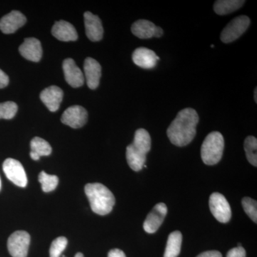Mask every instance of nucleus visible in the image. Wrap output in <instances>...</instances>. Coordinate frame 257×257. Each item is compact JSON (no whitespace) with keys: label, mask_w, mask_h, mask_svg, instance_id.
<instances>
[{"label":"nucleus","mask_w":257,"mask_h":257,"mask_svg":"<svg viewBox=\"0 0 257 257\" xmlns=\"http://www.w3.org/2000/svg\"><path fill=\"white\" fill-rule=\"evenodd\" d=\"M30 235L25 231H17L10 235L8 248L13 257H27L30 247Z\"/></svg>","instance_id":"obj_6"},{"label":"nucleus","mask_w":257,"mask_h":257,"mask_svg":"<svg viewBox=\"0 0 257 257\" xmlns=\"http://www.w3.org/2000/svg\"><path fill=\"white\" fill-rule=\"evenodd\" d=\"M226 257H246V251L242 246H237L230 249Z\"/></svg>","instance_id":"obj_28"},{"label":"nucleus","mask_w":257,"mask_h":257,"mask_svg":"<svg viewBox=\"0 0 257 257\" xmlns=\"http://www.w3.org/2000/svg\"><path fill=\"white\" fill-rule=\"evenodd\" d=\"M74 257H84V255H83V253L79 252L77 253Z\"/></svg>","instance_id":"obj_34"},{"label":"nucleus","mask_w":257,"mask_h":257,"mask_svg":"<svg viewBox=\"0 0 257 257\" xmlns=\"http://www.w3.org/2000/svg\"><path fill=\"white\" fill-rule=\"evenodd\" d=\"M164 32L163 30L160 28V27H157L156 29V32H155V37H157V38H160V37H162L163 35Z\"/></svg>","instance_id":"obj_32"},{"label":"nucleus","mask_w":257,"mask_h":257,"mask_svg":"<svg viewBox=\"0 0 257 257\" xmlns=\"http://www.w3.org/2000/svg\"><path fill=\"white\" fill-rule=\"evenodd\" d=\"M159 60L160 57L156 53L146 47H139L134 51L133 54L134 63L143 69L155 68Z\"/></svg>","instance_id":"obj_14"},{"label":"nucleus","mask_w":257,"mask_h":257,"mask_svg":"<svg viewBox=\"0 0 257 257\" xmlns=\"http://www.w3.org/2000/svg\"><path fill=\"white\" fill-rule=\"evenodd\" d=\"M9 77L0 69V89L6 87L9 84Z\"/></svg>","instance_id":"obj_29"},{"label":"nucleus","mask_w":257,"mask_h":257,"mask_svg":"<svg viewBox=\"0 0 257 257\" xmlns=\"http://www.w3.org/2000/svg\"><path fill=\"white\" fill-rule=\"evenodd\" d=\"M199 115L192 108L179 111L175 120L167 128V137L177 147H184L192 143L197 134Z\"/></svg>","instance_id":"obj_1"},{"label":"nucleus","mask_w":257,"mask_h":257,"mask_svg":"<svg viewBox=\"0 0 257 257\" xmlns=\"http://www.w3.org/2000/svg\"><path fill=\"white\" fill-rule=\"evenodd\" d=\"M87 111L82 106L74 105L67 108L61 117L63 124L74 128L82 127L87 123Z\"/></svg>","instance_id":"obj_9"},{"label":"nucleus","mask_w":257,"mask_h":257,"mask_svg":"<svg viewBox=\"0 0 257 257\" xmlns=\"http://www.w3.org/2000/svg\"><path fill=\"white\" fill-rule=\"evenodd\" d=\"M242 207L245 212L256 224L257 223V202L250 197H244L242 199Z\"/></svg>","instance_id":"obj_26"},{"label":"nucleus","mask_w":257,"mask_h":257,"mask_svg":"<svg viewBox=\"0 0 257 257\" xmlns=\"http://www.w3.org/2000/svg\"><path fill=\"white\" fill-rule=\"evenodd\" d=\"M27 22V18L20 12H11L0 20V30L5 34H13L22 28Z\"/></svg>","instance_id":"obj_15"},{"label":"nucleus","mask_w":257,"mask_h":257,"mask_svg":"<svg viewBox=\"0 0 257 257\" xmlns=\"http://www.w3.org/2000/svg\"><path fill=\"white\" fill-rule=\"evenodd\" d=\"M20 54L27 60L32 62H39L42 56V45L36 38L30 37L25 39L23 43L19 48Z\"/></svg>","instance_id":"obj_17"},{"label":"nucleus","mask_w":257,"mask_h":257,"mask_svg":"<svg viewBox=\"0 0 257 257\" xmlns=\"http://www.w3.org/2000/svg\"><path fill=\"white\" fill-rule=\"evenodd\" d=\"M30 147H31L30 157L33 160H39L40 157L49 156L52 153V147L50 144L40 138L32 139Z\"/></svg>","instance_id":"obj_20"},{"label":"nucleus","mask_w":257,"mask_h":257,"mask_svg":"<svg viewBox=\"0 0 257 257\" xmlns=\"http://www.w3.org/2000/svg\"><path fill=\"white\" fill-rule=\"evenodd\" d=\"M18 109V105L13 101L0 103V119H13L16 115Z\"/></svg>","instance_id":"obj_25"},{"label":"nucleus","mask_w":257,"mask_h":257,"mask_svg":"<svg viewBox=\"0 0 257 257\" xmlns=\"http://www.w3.org/2000/svg\"><path fill=\"white\" fill-rule=\"evenodd\" d=\"M1 186H2V183H1V179H0V190H1Z\"/></svg>","instance_id":"obj_35"},{"label":"nucleus","mask_w":257,"mask_h":257,"mask_svg":"<svg viewBox=\"0 0 257 257\" xmlns=\"http://www.w3.org/2000/svg\"><path fill=\"white\" fill-rule=\"evenodd\" d=\"M84 19L86 35L88 38L92 42L100 41L104 34V29L100 19L89 12L84 13Z\"/></svg>","instance_id":"obj_12"},{"label":"nucleus","mask_w":257,"mask_h":257,"mask_svg":"<svg viewBox=\"0 0 257 257\" xmlns=\"http://www.w3.org/2000/svg\"><path fill=\"white\" fill-rule=\"evenodd\" d=\"M151 150V138L145 128H139L135 133L133 143L126 147V157L132 170H143L147 160V154Z\"/></svg>","instance_id":"obj_2"},{"label":"nucleus","mask_w":257,"mask_h":257,"mask_svg":"<svg viewBox=\"0 0 257 257\" xmlns=\"http://www.w3.org/2000/svg\"><path fill=\"white\" fill-rule=\"evenodd\" d=\"M156 29V25L152 22L147 20H139L133 24L131 30L134 35L145 40L155 37Z\"/></svg>","instance_id":"obj_19"},{"label":"nucleus","mask_w":257,"mask_h":257,"mask_svg":"<svg viewBox=\"0 0 257 257\" xmlns=\"http://www.w3.org/2000/svg\"><path fill=\"white\" fill-rule=\"evenodd\" d=\"M197 257H222V254L218 251H204Z\"/></svg>","instance_id":"obj_30"},{"label":"nucleus","mask_w":257,"mask_h":257,"mask_svg":"<svg viewBox=\"0 0 257 257\" xmlns=\"http://www.w3.org/2000/svg\"><path fill=\"white\" fill-rule=\"evenodd\" d=\"M211 47H212V48H213V47H214V45H211Z\"/></svg>","instance_id":"obj_36"},{"label":"nucleus","mask_w":257,"mask_h":257,"mask_svg":"<svg viewBox=\"0 0 257 257\" xmlns=\"http://www.w3.org/2000/svg\"><path fill=\"white\" fill-rule=\"evenodd\" d=\"M108 257H126L124 251L119 249V248H114L111 249L108 253Z\"/></svg>","instance_id":"obj_31"},{"label":"nucleus","mask_w":257,"mask_h":257,"mask_svg":"<svg viewBox=\"0 0 257 257\" xmlns=\"http://www.w3.org/2000/svg\"><path fill=\"white\" fill-rule=\"evenodd\" d=\"M246 3L242 0H218L214 5V10L219 15H229L237 11Z\"/></svg>","instance_id":"obj_21"},{"label":"nucleus","mask_w":257,"mask_h":257,"mask_svg":"<svg viewBox=\"0 0 257 257\" xmlns=\"http://www.w3.org/2000/svg\"><path fill=\"white\" fill-rule=\"evenodd\" d=\"M182 235L179 231H173L169 235L164 257H177L181 251Z\"/></svg>","instance_id":"obj_22"},{"label":"nucleus","mask_w":257,"mask_h":257,"mask_svg":"<svg viewBox=\"0 0 257 257\" xmlns=\"http://www.w3.org/2000/svg\"><path fill=\"white\" fill-rule=\"evenodd\" d=\"M39 182L42 184V190L45 192H50L57 188L59 184V178L56 175H50L46 172H40Z\"/></svg>","instance_id":"obj_24"},{"label":"nucleus","mask_w":257,"mask_h":257,"mask_svg":"<svg viewBox=\"0 0 257 257\" xmlns=\"http://www.w3.org/2000/svg\"><path fill=\"white\" fill-rule=\"evenodd\" d=\"M224 140L219 132H212L207 135L201 148V157L205 165H215L222 157Z\"/></svg>","instance_id":"obj_4"},{"label":"nucleus","mask_w":257,"mask_h":257,"mask_svg":"<svg viewBox=\"0 0 257 257\" xmlns=\"http://www.w3.org/2000/svg\"><path fill=\"white\" fill-rule=\"evenodd\" d=\"M250 23V19L246 15H241L233 19L221 32V41L228 44L237 40L246 31Z\"/></svg>","instance_id":"obj_5"},{"label":"nucleus","mask_w":257,"mask_h":257,"mask_svg":"<svg viewBox=\"0 0 257 257\" xmlns=\"http://www.w3.org/2000/svg\"><path fill=\"white\" fill-rule=\"evenodd\" d=\"M40 99L50 111H56L60 108L63 99V91L57 86H51L44 89L40 94Z\"/></svg>","instance_id":"obj_16"},{"label":"nucleus","mask_w":257,"mask_h":257,"mask_svg":"<svg viewBox=\"0 0 257 257\" xmlns=\"http://www.w3.org/2000/svg\"><path fill=\"white\" fill-rule=\"evenodd\" d=\"M63 71L66 81L71 87H82L84 83V76L72 59H66L63 62Z\"/></svg>","instance_id":"obj_11"},{"label":"nucleus","mask_w":257,"mask_h":257,"mask_svg":"<svg viewBox=\"0 0 257 257\" xmlns=\"http://www.w3.org/2000/svg\"><path fill=\"white\" fill-rule=\"evenodd\" d=\"M67 243H68V241H67V238L64 237V236L57 237V239L54 240L50 246V257H60L67 247Z\"/></svg>","instance_id":"obj_27"},{"label":"nucleus","mask_w":257,"mask_h":257,"mask_svg":"<svg viewBox=\"0 0 257 257\" xmlns=\"http://www.w3.org/2000/svg\"><path fill=\"white\" fill-rule=\"evenodd\" d=\"M209 208L211 214L221 223L229 222L231 217V209L228 201L220 193L214 192L209 198Z\"/></svg>","instance_id":"obj_7"},{"label":"nucleus","mask_w":257,"mask_h":257,"mask_svg":"<svg viewBox=\"0 0 257 257\" xmlns=\"http://www.w3.org/2000/svg\"><path fill=\"white\" fill-rule=\"evenodd\" d=\"M244 150L246 159L251 165L257 166V140L253 136H248L244 141Z\"/></svg>","instance_id":"obj_23"},{"label":"nucleus","mask_w":257,"mask_h":257,"mask_svg":"<svg viewBox=\"0 0 257 257\" xmlns=\"http://www.w3.org/2000/svg\"><path fill=\"white\" fill-rule=\"evenodd\" d=\"M52 34L60 41H76L78 38L77 30L73 25L64 20L55 23L52 27Z\"/></svg>","instance_id":"obj_18"},{"label":"nucleus","mask_w":257,"mask_h":257,"mask_svg":"<svg viewBox=\"0 0 257 257\" xmlns=\"http://www.w3.org/2000/svg\"><path fill=\"white\" fill-rule=\"evenodd\" d=\"M84 76L89 89H95L99 85L101 75L100 64L94 59L88 57L84 61Z\"/></svg>","instance_id":"obj_13"},{"label":"nucleus","mask_w":257,"mask_h":257,"mask_svg":"<svg viewBox=\"0 0 257 257\" xmlns=\"http://www.w3.org/2000/svg\"><path fill=\"white\" fill-rule=\"evenodd\" d=\"M257 88H255L254 89V101L255 103H257Z\"/></svg>","instance_id":"obj_33"},{"label":"nucleus","mask_w":257,"mask_h":257,"mask_svg":"<svg viewBox=\"0 0 257 257\" xmlns=\"http://www.w3.org/2000/svg\"><path fill=\"white\" fill-rule=\"evenodd\" d=\"M3 171L9 180L20 187L28 185V177L23 165L15 159L8 158L3 165Z\"/></svg>","instance_id":"obj_8"},{"label":"nucleus","mask_w":257,"mask_h":257,"mask_svg":"<svg viewBox=\"0 0 257 257\" xmlns=\"http://www.w3.org/2000/svg\"><path fill=\"white\" fill-rule=\"evenodd\" d=\"M167 214V207L165 203L156 204L147 215L144 222L143 227L145 231L149 234L156 232L163 223Z\"/></svg>","instance_id":"obj_10"},{"label":"nucleus","mask_w":257,"mask_h":257,"mask_svg":"<svg viewBox=\"0 0 257 257\" xmlns=\"http://www.w3.org/2000/svg\"><path fill=\"white\" fill-rule=\"evenodd\" d=\"M84 191L94 213L104 216L112 211L114 196L105 186L100 183L87 184Z\"/></svg>","instance_id":"obj_3"}]
</instances>
